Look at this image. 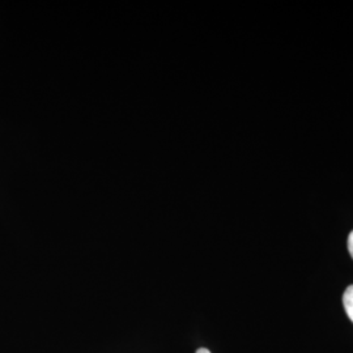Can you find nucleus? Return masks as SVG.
<instances>
[{"label":"nucleus","mask_w":353,"mask_h":353,"mask_svg":"<svg viewBox=\"0 0 353 353\" xmlns=\"http://www.w3.org/2000/svg\"><path fill=\"white\" fill-rule=\"evenodd\" d=\"M343 305H344L347 316H350V319L353 322V285H350L344 292Z\"/></svg>","instance_id":"f257e3e1"},{"label":"nucleus","mask_w":353,"mask_h":353,"mask_svg":"<svg viewBox=\"0 0 353 353\" xmlns=\"http://www.w3.org/2000/svg\"><path fill=\"white\" fill-rule=\"evenodd\" d=\"M348 250H350V254L353 258V232H351V234L348 237Z\"/></svg>","instance_id":"f03ea898"},{"label":"nucleus","mask_w":353,"mask_h":353,"mask_svg":"<svg viewBox=\"0 0 353 353\" xmlns=\"http://www.w3.org/2000/svg\"><path fill=\"white\" fill-rule=\"evenodd\" d=\"M196 353H211L208 350H205V348H199L198 351H196Z\"/></svg>","instance_id":"7ed1b4c3"}]
</instances>
